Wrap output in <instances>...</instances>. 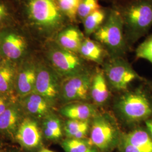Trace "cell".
<instances>
[{
	"label": "cell",
	"instance_id": "obj_1",
	"mask_svg": "<svg viewBox=\"0 0 152 152\" xmlns=\"http://www.w3.org/2000/svg\"><path fill=\"white\" fill-rule=\"evenodd\" d=\"M117 8L122 16L125 38L130 49L152 28V0H130Z\"/></svg>",
	"mask_w": 152,
	"mask_h": 152
},
{
	"label": "cell",
	"instance_id": "obj_2",
	"mask_svg": "<svg viewBox=\"0 0 152 152\" xmlns=\"http://www.w3.org/2000/svg\"><path fill=\"white\" fill-rule=\"evenodd\" d=\"M92 37L103 47L109 58L124 57L129 49L125 38L122 16L116 7L108 9L103 24Z\"/></svg>",
	"mask_w": 152,
	"mask_h": 152
},
{
	"label": "cell",
	"instance_id": "obj_3",
	"mask_svg": "<svg viewBox=\"0 0 152 152\" xmlns=\"http://www.w3.org/2000/svg\"><path fill=\"white\" fill-rule=\"evenodd\" d=\"M115 113L126 124L146 121L152 115V103L140 88L126 91L117 98L114 104Z\"/></svg>",
	"mask_w": 152,
	"mask_h": 152
},
{
	"label": "cell",
	"instance_id": "obj_4",
	"mask_svg": "<svg viewBox=\"0 0 152 152\" xmlns=\"http://www.w3.org/2000/svg\"><path fill=\"white\" fill-rule=\"evenodd\" d=\"M90 131L91 145L104 151L114 147L122 137L116 120L113 116L106 112H98L92 118Z\"/></svg>",
	"mask_w": 152,
	"mask_h": 152
},
{
	"label": "cell",
	"instance_id": "obj_5",
	"mask_svg": "<svg viewBox=\"0 0 152 152\" xmlns=\"http://www.w3.org/2000/svg\"><path fill=\"white\" fill-rule=\"evenodd\" d=\"M47 55L51 67L61 79L88 69L86 60L80 55L61 48L56 42L49 47Z\"/></svg>",
	"mask_w": 152,
	"mask_h": 152
},
{
	"label": "cell",
	"instance_id": "obj_6",
	"mask_svg": "<svg viewBox=\"0 0 152 152\" xmlns=\"http://www.w3.org/2000/svg\"><path fill=\"white\" fill-rule=\"evenodd\" d=\"M102 65L109 86L115 91H124L132 82L140 78L124 57H108Z\"/></svg>",
	"mask_w": 152,
	"mask_h": 152
},
{
	"label": "cell",
	"instance_id": "obj_7",
	"mask_svg": "<svg viewBox=\"0 0 152 152\" xmlns=\"http://www.w3.org/2000/svg\"><path fill=\"white\" fill-rule=\"evenodd\" d=\"M92 73L88 69L80 73L63 78L60 85L59 100L64 104L77 102H86L90 92Z\"/></svg>",
	"mask_w": 152,
	"mask_h": 152
},
{
	"label": "cell",
	"instance_id": "obj_8",
	"mask_svg": "<svg viewBox=\"0 0 152 152\" xmlns=\"http://www.w3.org/2000/svg\"><path fill=\"white\" fill-rule=\"evenodd\" d=\"M29 11L33 20L43 27L54 29L59 27L65 16L56 0H31Z\"/></svg>",
	"mask_w": 152,
	"mask_h": 152
},
{
	"label": "cell",
	"instance_id": "obj_9",
	"mask_svg": "<svg viewBox=\"0 0 152 152\" xmlns=\"http://www.w3.org/2000/svg\"><path fill=\"white\" fill-rule=\"evenodd\" d=\"M61 80L51 67L39 65L37 68L33 92L40 95L53 105L59 100Z\"/></svg>",
	"mask_w": 152,
	"mask_h": 152
},
{
	"label": "cell",
	"instance_id": "obj_10",
	"mask_svg": "<svg viewBox=\"0 0 152 152\" xmlns=\"http://www.w3.org/2000/svg\"><path fill=\"white\" fill-rule=\"evenodd\" d=\"M15 138L26 149L38 147L42 141V133L36 120L26 116L16 131Z\"/></svg>",
	"mask_w": 152,
	"mask_h": 152
},
{
	"label": "cell",
	"instance_id": "obj_11",
	"mask_svg": "<svg viewBox=\"0 0 152 152\" xmlns=\"http://www.w3.org/2000/svg\"><path fill=\"white\" fill-rule=\"evenodd\" d=\"M19 101L26 116L36 120H43L53 113V105L37 93L32 92L20 98Z\"/></svg>",
	"mask_w": 152,
	"mask_h": 152
},
{
	"label": "cell",
	"instance_id": "obj_12",
	"mask_svg": "<svg viewBox=\"0 0 152 152\" xmlns=\"http://www.w3.org/2000/svg\"><path fill=\"white\" fill-rule=\"evenodd\" d=\"M19 99L10 105L0 116V134L15 137L19 126L26 117Z\"/></svg>",
	"mask_w": 152,
	"mask_h": 152
},
{
	"label": "cell",
	"instance_id": "obj_13",
	"mask_svg": "<svg viewBox=\"0 0 152 152\" xmlns=\"http://www.w3.org/2000/svg\"><path fill=\"white\" fill-rule=\"evenodd\" d=\"M96 106L86 102H77L64 104L60 113L69 120H91L98 113Z\"/></svg>",
	"mask_w": 152,
	"mask_h": 152
},
{
	"label": "cell",
	"instance_id": "obj_14",
	"mask_svg": "<svg viewBox=\"0 0 152 152\" xmlns=\"http://www.w3.org/2000/svg\"><path fill=\"white\" fill-rule=\"evenodd\" d=\"M90 96L96 107L104 106L108 102L110 92L108 83L102 69L97 70L93 73Z\"/></svg>",
	"mask_w": 152,
	"mask_h": 152
},
{
	"label": "cell",
	"instance_id": "obj_15",
	"mask_svg": "<svg viewBox=\"0 0 152 152\" xmlns=\"http://www.w3.org/2000/svg\"><path fill=\"white\" fill-rule=\"evenodd\" d=\"M85 37L84 33L79 28L76 26H71L58 34L56 43L63 49L78 54Z\"/></svg>",
	"mask_w": 152,
	"mask_h": 152
},
{
	"label": "cell",
	"instance_id": "obj_16",
	"mask_svg": "<svg viewBox=\"0 0 152 152\" xmlns=\"http://www.w3.org/2000/svg\"><path fill=\"white\" fill-rule=\"evenodd\" d=\"M37 68L27 66L16 73L15 92L18 98H22L34 92Z\"/></svg>",
	"mask_w": 152,
	"mask_h": 152
},
{
	"label": "cell",
	"instance_id": "obj_17",
	"mask_svg": "<svg viewBox=\"0 0 152 152\" xmlns=\"http://www.w3.org/2000/svg\"><path fill=\"white\" fill-rule=\"evenodd\" d=\"M78 54L85 60L102 65L108 54L103 47L90 37H86L82 43Z\"/></svg>",
	"mask_w": 152,
	"mask_h": 152
},
{
	"label": "cell",
	"instance_id": "obj_18",
	"mask_svg": "<svg viewBox=\"0 0 152 152\" xmlns=\"http://www.w3.org/2000/svg\"><path fill=\"white\" fill-rule=\"evenodd\" d=\"M26 43L23 37L14 33L7 34L2 43V51L6 57L11 60L19 59L25 51Z\"/></svg>",
	"mask_w": 152,
	"mask_h": 152
},
{
	"label": "cell",
	"instance_id": "obj_19",
	"mask_svg": "<svg viewBox=\"0 0 152 152\" xmlns=\"http://www.w3.org/2000/svg\"><path fill=\"white\" fill-rule=\"evenodd\" d=\"M121 140L148 152H152V137L148 130L137 129L122 135Z\"/></svg>",
	"mask_w": 152,
	"mask_h": 152
},
{
	"label": "cell",
	"instance_id": "obj_20",
	"mask_svg": "<svg viewBox=\"0 0 152 152\" xmlns=\"http://www.w3.org/2000/svg\"><path fill=\"white\" fill-rule=\"evenodd\" d=\"M91 121L68 119L65 121L63 127L65 135L67 138L85 139L90 130Z\"/></svg>",
	"mask_w": 152,
	"mask_h": 152
},
{
	"label": "cell",
	"instance_id": "obj_21",
	"mask_svg": "<svg viewBox=\"0 0 152 152\" xmlns=\"http://www.w3.org/2000/svg\"><path fill=\"white\" fill-rule=\"evenodd\" d=\"M108 13V9L103 7L93 12L86 16L82 22L83 26V33L86 37L92 36L105 21Z\"/></svg>",
	"mask_w": 152,
	"mask_h": 152
},
{
	"label": "cell",
	"instance_id": "obj_22",
	"mask_svg": "<svg viewBox=\"0 0 152 152\" xmlns=\"http://www.w3.org/2000/svg\"><path fill=\"white\" fill-rule=\"evenodd\" d=\"M16 70L9 64L2 63L0 65V92L13 94L15 92Z\"/></svg>",
	"mask_w": 152,
	"mask_h": 152
},
{
	"label": "cell",
	"instance_id": "obj_23",
	"mask_svg": "<svg viewBox=\"0 0 152 152\" xmlns=\"http://www.w3.org/2000/svg\"><path fill=\"white\" fill-rule=\"evenodd\" d=\"M42 131L46 138L58 140L63 136V125L60 118L52 113L42 120Z\"/></svg>",
	"mask_w": 152,
	"mask_h": 152
},
{
	"label": "cell",
	"instance_id": "obj_24",
	"mask_svg": "<svg viewBox=\"0 0 152 152\" xmlns=\"http://www.w3.org/2000/svg\"><path fill=\"white\" fill-rule=\"evenodd\" d=\"M82 0H56L62 13L72 23H77V11Z\"/></svg>",
	"mask_w": 152,
	"mask_h": 152
},
{
	"label": "cell",
	"instance_id": "obj_25",
	"mask_svg": "<svg viewBox=\"0 0 152 152\" xmlns=\"http://www.w3.org/2000/svg\"><path fill=\"white\" fill-rule=\"evenodd\" d=\"M61 145L65 152H88L91 149L90 140L67 138L62 142Z\"/></svg>",
	"mask_w": 152,
	"mask_h": 152
},
{
	"label": "cell",
	"instance_id": "obj_26",
	"mask_svg": "<svg viewBox=\"0 0 152 152\" xmlns=\"http://www.w3.org/2000/svg\"><path fill=\"white\" fill-rule=\"evenodd\" d=\"M101 7L99 0H82L77 11L78 21L82 23L86 16Z\"/></svg>",
	"mask_w": 152,
	"mask_h": 152
},
{
	"label": "cell",
	"instance_id": "obj_27",
	"mask_svg": "<svg viewBox=\"0 0 152 152\" xmlns=\"http://www.w3.org/2000/svg\"><path fill=\"white\" fill-rule=\"evenodd\" d=\"M137 59L147 60L152 64V34L148 36L136 49Z\"/></svg>",
	"mask_w": 152,
	"mask_h": 152
},
{
	"label": "cell",
	"instance_id": "obj_28",
	"mask_svg": "<svg viewBox=\"0 0 152 152\" xmlns=\"http://www.w3.org/2000/svg\"><path fill=\"white\" fill-rule=\"evenodd\" d=\"M18 100V97L14 94H7L0 92V116L10 105Z\"/></svg>",
	"mask_w": 152,
	"mask_h": 152
},
{
	"label": "cell",
	"instance_id": "obj_29",
	"mask_svg": "<svg viewBox=\"0 0 152 152\" xmlns=\"http://www.w3.org/2000/svg\"><path fill=\"white\" fill-rule=\"evenodd\" d=\"M121 145L124 152H148L137 147L132 145L122 140H121Z\"/></svg>",
	"mask_w": 152,
	"mask_h": 152
},
{
	"label": "cell",
	"instance_id": "obj_30",
	"mask_svg": "<svg viewBox=\"0 0 152 152\" xmlns=\"http://www.w3.org/2000/svg\"><path fill=\"white\" fill-rule=\"evenodd\" d=\"M145 125L147 127V130L149 133L150 135L152 137V120L148 119L145 121Z\"/></svg>",
	"mask_w": 152,
	"mask_h": 152
},
{
	"label": "cell",
	"instance_id": "obj_31",
	"mask_svg": "<svg viewBox=\"0 0 152 152\" xmlns=\"http://www.w3.org/2000/svg\"><path fill=\"white\" fill-rule=\"evenodd\" d=\"M6 14V9L5 6L3 4H0V22L4 18Z\"/></svg>",
	"mask_w": 152,
	"mask_h": 152
},
{
	"label": "cell",
	"instance_id": "obj_32",
	"mask_svg": "<svg viewBox=\"0 0 152 152\" xmlns=\"http://www.w3.org/2000/svg\"><path fill=\"white\" fill-rule=\"evenodd\" d=\"M112 1H113L114 2V4H117V3H120V5H121V4H122V2H125L126 3L127 2H129V1L130 0H110Z\"/></svg>",
	"mask_w": 152,
	"mask_h": 152
},
{
	"label": "cell",
	"instance_id": "obj_33",
	"mask_svg": "<svg viewBox=\"0 0 152 152\" xmlns=\"http://www.w3.org/2000/svg\"><path fill=\"white\" fill-rule=\"evenodd\" d=\"M38 152H54L51 150H50L49 149H47V148H42L39 150V151Z\"/></svg>",
	"mask_w": 152,
	"mask_h": 152
},
{
	"label": "cell",
	"instance_id": "obj_34",
	"mask_svg": "<svg viewBox=\"0 0 152 152\" xmlns=\"http://www.w3.org/2000/svg\"><path fill=\"white\" fill-rule=\"evenodd\" d=\"M3 63V59L2 57L1 56V55L0 54V65Z\"/></svg>",
	"mask_w": 152,
	"mask_h": 152
},
{
	"label": "cell",
	"instance_id": "obj_35",
	"mask_svg": "<svg viewBox=\"0 0 152 152\" xmlns=\"http://www.w3.org/2000/svg\"><path fill=\"white\" fill-rule=\"evenodd\" d=\"M95 152V150H94V149H91V150H90V151H89V152Z\"/></svg>",
	"mask_w": 152,
	"mask_h": 152
},
{
	"label": "cell",
	"instance_id": "obj_36",
	"mask_svg": "<svg viewBox=\"0 0 152 152\" xmlns=\"http://www.w3.org/2000/svg\"><path fill=\"white\" fill-rule=\"evenodd\" d=\"M151 89H152V83L151 84Z\"/></svg>",
	"mask_w": 152,
	"mask_h": 152
}]
</instances>
